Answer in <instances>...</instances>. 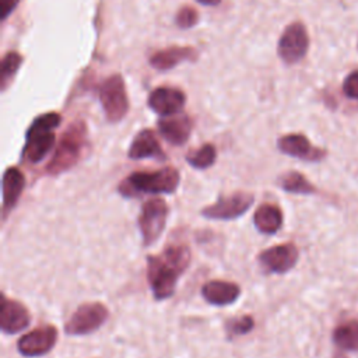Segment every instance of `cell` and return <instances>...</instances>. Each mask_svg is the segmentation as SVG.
Returning <instances> with one entry per match:
<instances>
[{
  "mask_svg": "<svg viewBox=\"0 0 358 358\" xmlns=\"http://www.w3.org/2000/svg\"><path fill=\"white\" fill-rule=\"evenodd\" d=\"M309 48V36L305 25L299 21L289 24L277 45V53L287 64H294L302 60Z\"/></svg>",
  "mask_w": 358,
  "mask_h": 358,
  "instance_id": "8",
  "label": "cell"
},
{
  "mask_svg": "<svg viewBox=\"0 0 358 358\" xmlns=\"http://www.w3.org/2000/svg\"><path fill=\"white\" fill-rule=\"evenodd\" d=\"M277 185L287 193L294 194H313L317 192L316 186L301 172L289 171L277 179Z\"/></svg>",
  "mask_w": 358,
  "mask_h": 358,
  "instance_id": "21",
  "label": "cell"
},
{
  "mask_svg": "<svg viewBox=\"0 0 358 358\" xmlns=\"http://www.w3.org/2000/svg\"><path fill=\"white\" fill-rule=\"evenodd\" d=\"M22 62V57L17 52H8L3 60H1V71H0V83H1V90H6L7 83L10 78L17 73L20 64Z\"/></svg>",
  "mask_w": 358,
  "mask_h": 358,
  "instance_id": "24",
  "label": "cell"
},
{
  "mask_svg": "<svg viewBox=\"0 0 358 358\" xmlns=\"http://www.w3.org/2000/svg\"><path fill=\"white\" fill-rule=\"evenodd\" d=\"M190 249L183 243L166 246L161 255L147 256V280L157 301L168 299L176 282L190 263Z\"/></svg>",
  "mask_w": 358,
  "mask_h": 358,
  "instance_id": "1",
  "label": "cell"
},
{
  "mask_svg": "<svg viewBox=\"0 0 358 358\" xmlns=\"http://www.w3.org/2000/svg\"><path fill=\"white\" fill-rule=\"evenodd\" d=\"M168 217V204L164 199L155 197L145 201L138 214V228L144 246H151L164 232Z\"/></svg>",
  "mask_w": 358,
  "mask_h": 358,
  "instance_id": "6",
  "label": "cell"
},
{
  "mask_svg": "<svg viewBox=\"0 0 358 358\" xmlns=\"http://www.w3.org/2000/svg\"><path fill=\"white\" fill-rule=\"evenodd\" d=\"M197 1L204 6H217L221 3V0H197Z\"/></svg>",
  "mask_w": 358,
  "mask_h": 358,
  "instance_id": "29",
  "label": "cell"
},
{
  "mask_svg": "<svg viewBox=\"0 0 358 358\" xmlns=\"http://www.w3.org/2000/svg\"><path fill=\"white\" fill-rule=\"evenodd\" d=\"M99 99L109 122L116 123L126 116L129 110V98L124 81L119 74H113L102 83L99 88Z\"/></svg>",
  "mask_w": 358,
  "mask_h": 358,
  "instance_id": "7",
  "label": "cell"
},
{
  "mask_svg": "<svg viewBox=\"0 0 358 358\" xmlns=\"http://www.w3.org/2000/svg\"><path fill=\"white\" fill-rule=\"evenodd\" d=\"M217 158V150L213 144L206 143L194 151H190L186 155V162L196 169H207L210 168Z\"/></svg>",
  "mask_w": 358,
  "mask_h": 358,
  "instance_id": "23",
  "label": "cell"
},
{
  "mask_svg": "<svg viewBox=\"0 0 358 358\" xmlns=\"http://www.w3.org/2000/svg\"><path fill=\"white\" fill-rule=\"evenodd\" d=\"M3 220L11 211L21 197L25 187V176L17 166H8L3 173Z\"/></svg>",
  "mask_w": 358,
  "mask_h": 358,
  "instance_id": "18",
  "label": "cell"
},
{
  "mask_svg": "<svg viewBox=\"0 0 358 358\" xmlns=\"http://www.w3.org/2000/svg\"><path fill=\"white\" fill-rule=\"evenodd\" d=\"M31 323L28 309L18 301L1 295L0 329L6 334H15L25 330Z\"/></svg>",
  "mask_w": 358,
  "mask_h": 358,
  "instance_id": "13",
  "label": "cell"
},
{
  "mask_svg": "<svg viewBox=\"0 0 358 358\" xmlns=\"http://www.w3.org/2000/svg\"><path fill=\"white\" fill-rule=\"evenodd\" d=\"M85 144L87 126L83 120H76L62 134L53 157L46 166V172L49 175H60L71 169L81 158Z\"/></svg>",
  "mask_w": 358,
  "mask_h": 358,
  "instance_id": "4",
  "label": "cell"
},
{
  "mask_svg": "<svg viewBox=\"0 0 358 358\" xmlns=\"http://www.w3.org/2000/svg\"><path fill=\"white\" fill-rule=\"evenodd\" d=\"M277 147L282 154L308 162L322 161L327 155L326 150L313 145L306 136L299 133H291L280 137L277 140Z\"/></svg>",
  "mask_w": 358,
  "mask_h": 358,
  "instance_id": "12",
  "label": "cell"
},
{
  "mask_svg": "<svg viewBox=\"0 0 358 358\" xmlns=\"http://www.w3.org/2000/svg\"><path fill=\"white\" fill-rule=\"evenodd\" d=\"M201 295L211 305L225 306L234 303L239 298L241 288L238 284L231 281L211 280L203 285Z\"/></svg>",
  "mask_w": 358,
  "mask_h": 358,
  "instance_id": "17",
  "label": "cell"
},
{
  "mask_svg": "<svg viewBox=\"0 0 358 358\" xmlns=\"http://www.w3.org/2000/svg\"><path fill=\"white\" fill-rule=\"evenodd\" d=\"M192 119L183 113L162 116L158 122L159 133L168 143L173 145L185 144L192 133Z\"/></svg>",
  "mask_w": 358,
  "mask_h": 358,
  "instance_id": "16",
  "label": "cell"
},
{
  "mask_svg": "<svg viewBox=\"0 0 358 358\" xmlns=\"http://www.w3.org/2000/svg\"><path fill=\"white\" fill-rule=\"evenodd\" d=\"M343 92L348 98L358 99V70L351 71L345 77V80L343 83Z\"/></svg>",
  "mask_w": 358,
  "mask_h": 358,
  "instance_id": "27",
  "label": "cell"
},
{
  "mask_svg": "<svg viewBox=\"0 0 358 358\" xmlns=\"http://www.w3.org/2000/svg\"><path fill=\"white\" fill-rule=\"evenodd\" d=\"M333 341L344 351H358V320L351 319L338 324L333 331Z\"/></svg>",
  "mask_w": 358,
  "mask_h": 358,
  "instance_id": "22",
  "label": "cell"
},
{
  "mask_svg": "<svg viewBox=\"0 0 358 358\" xmlns=\"http://www.w3.org/2000/svg\"><path fill=\"white\" fill-rule=\"evenodd\" d=\"M180 182V175L173 166H164L157 171L133 172L124 178L117 192L123 197H140L143 194H169L173 193Z\"/></svg>",
  "mask_w": 358,
  "mask_h": 358,
  "instance_id": "2",
  "label": "cell"
},
{
  "mask_svg": "<svg viewBox=\"0 0 358 358\" xmlns=\"http://www.w3.org/2000/svg\"><path fill=\"white\" fill-rule=\"evenodd\" d=\"M186 102L185 94L172 87H158L148 96V106L161 116L180 113Z\"/></svg>",
  "mask_w": 358,
  "mask_h": 358,
  "instance_id": "14",
  "label": "cell"
},
{
  "mask_svg": "<svg viewBox=\"0 0 358 358\" xmlns=\"http://www.w3.org/2000/svg\"><path fill=\"white\" fill-rule=\"evenodd\" d=\"M299 259V250L292 242L280 243L264 249L259 255V263L267 273L284 274L289 271Z\"/></svg>",
  "mask_w": 358,
  "mask_h": 358,
  "instance_id": "11",
  "label": "cell"
},
{
  "mask_svg": "<svg viewBox=\"0 0 358 358\" xmlns=\"http://www.w3.org/2000/svg\"><path fill=\"white\" fill-rule=\"evenodd\" d=\"M18 3H20V0H0L1 20H6L14 11V8L18 6Z\"/></svg>",
  "mask_w": 358,
  "mask_h": 358,
  "instance_id": "28",
  "label": "cell"
},
{
  "mask_svg": "<svg viewBox=\"0 0 358 358\" xmlns=\"http://www.w3.org/2000/svg\"><path fill=\"white\" fill-rule=\"evenodd\" d=\"M56 340L57 329L52 324H46L21 336L17 341V350L24 357H42L53 350Z\"/></svg>",
  "mask_w": 358,
  "mask_h": 358,
  "instance_id": "10",
  "label": "cell"
},
{
  "mask_svg": "<svg viewBox=\"0 0 358 358\" xmlns=\"http://www.w3.org/2000/svg\"><path fill=\"white\" fill-rule=\"evenodd\" d=\"M253 224L259 232L274 235L282 225V211L275 204H260L255 211Z\"/></svg>",
  "mask_w": 358,
  "mask_h": 358,
  "instance_id": "20",
  "label": "cell"
},
{
  "mask_svg": "<svg viewBox=\"0 0 358 358\" xmlns=\"http://www.w3.org/2000/svg\"><path fill=\"white\" fill-rule=\"evenodd\" d=\"M62 116L57 112H48L31 123L25 134L22 158L29 164L41 162L53 148L56 136L53 130L60 124Z\"/></svg>",
  "mask_w": 358,
  "mask_h": 358,
  "instance_id": "3",
  "label": "cell"
},
{
  "mask_svg": "<svg viewBox=\"0 0 358 358\" xmlns=\"http://www.w3.org/2000/svg\"><path fill=\"white\" fill-rule=\"evenodd\" d=\"M197 57V52L189 46H172L162 49L154 53L150 59L152 67L158 70H169L175 67L178 63L185 60H194Z\"/></svg>",
  "mask_w": 358,
  "mask_h": 358,
  "instance_id": "19",
  "label": "cell"
},
{
  "mask_svg": "<svg viewBox=\"0 0 358 358\" xmlns=\"http://www.w3.org/2000/svg\"><path fill=\"white\" fill-rule=\"evenodd\" d=\"M255 203V197L248 192H235L229 196L220 197L214 204L201 210V215L208 220H235L243 215Z\"/></svg>",
  "mask_w": 358,
  "mask_h": 358,
  "instance_id": "9",
  "label": "cell"
},
{
  "mask_svg": "<svg viewBox=\"0 0 358 358\" xmlns=\"http://www.w3.org/2000/svg\"><path fill=\"white\" fill-rule=\"evenodd\" d=\"M109 310L101 302L80 305L64 323V333L69 336H85L96 331L108 319Z\"/></svg>",
  "mask_w": 358,
  "mask_h": 358,
  "instance_id": "5",
  "label": "cell"
},
{
  "mask_svg": "<svg viewBox=\"0 0 358 358\" xmlns=\"http://www.w3.org/2000/svg\"><path fill=\"white\" fill-rule=\"evenodd\" d=\"M199 21V14L194 8L192 7H182L176 15H175V22L179 28H190V27H194Z\"/></svg>",
  "mask_w": 358,
  "mask_h": 358,
  "instance_id": "26",
  "label": "cell"
},
{
  "mask_svg": "<svg viewBox=\"0 0 358 358\" xmlns=\"http://www.w3.org/2000/svg\"><path fill=\"white\" fill-rule=\"evenodd\" d=\"M127 157L130 159H144V158H152L157 161H165L166 155L155 136V133L150 129H144L137 133V136L133 138Z\"/></svg>",
  "mask_w": 358,
  "mask_h": 358,
  "instance_id": "15",
  "label": "cell"
},
{
  "mask_svg": "<svg viewBox=\"0 0 358 358\" xmlns=\"http://www.w3.org/2000/svg\"><path fill=\"white\" fill-rule=\"evenodd\" d=\"M253 327H255V320L250 315L234 317V319L228 320L225 324V330H227V334L229 338L246 334V333L252 331Z\"/></svg>",
  "mask_w": 358,
  "mask_h": 358,
  "instance_id": "25",
  "label": "cell"
}]
</instances>
